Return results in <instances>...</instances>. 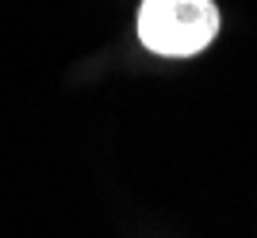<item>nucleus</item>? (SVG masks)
I'll return each mask as SVG.
<instances>
[{
	"mask_svg": "<svg viewBox=\"0 0 257 238\" xmlns=\"http://www.w3.org/2000/svg\"><path fill=\"white\" fill-rule=\"evenodd\" d=\"M219 35L215 0H142L139 4V39L150 54L161 58H196Z\"/></svg>",
	"mask_w": 257,
	"mask_h": 238,
	"instance_id": "nucleus-1",
	"label": "nucleus"
}]
</instances>
